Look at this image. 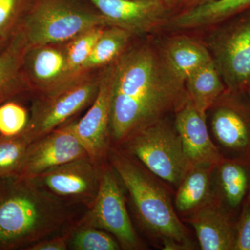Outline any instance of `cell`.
<instances>
[{
    "label": "cell",
    "instance_id": "36",
    "mask_svg": "<svg viewBox=\"0 0 250 250\" xmlns=\"http://www.w3.org/2000/svg\"><path fill=\"white\" fill-rule=\"evenodd\" d=\"M134 1H159V0H134Z\"/></svg>",
    "mask_w": 250,
    "mask_h": 250
},
{
    "label": "cell",
    "instance_id": "30",
    "mask_svg": "<svg viewBox=\"0 0 250 250\" xmlns=\"http://www.w3.org/2000/svg\"><path fill=\"white\" fill-rule=\"evenodd\" d=\"M74 224V225H75ZM72 225L66 231L56 236L49 237L32 245L26 250H69V240L71 236Z\"/></svg>",
    "mask_w": 250,
    "mask_h": 250
},
{
    "label": "cell",
    "instance_id": "7",
    "mask_svg": "<svg viewBox=\"0 0 250 250\" xmlns=\"http://www.w3.org/2000/svg\"><path fill=\"white\" fill-rule=\"evenodd\" d=\"M125 187L108 161L100 169V186L93 205L81 217V223L101 229L118 241L123 250L145 249L128 213Z\"/></svg>",
    "mask_w": 250,
    "mask_h": 250
},
{
    "label": "cell",
    "instance_id": "27",
    "mask_svg": "<svg viewBox=\"0 0 250 250\" xmlns=\"http://www.w3.org/2000/svg\"><path fill=\"white\" fill-rule=\"evenodd\" d=\"M32 0H0V38L9 41L17 32Z\"/></svg>",
    "mask_w": 250,
    "mask_h": 250
},
{
    "label": "cell",
    "instance_id": "8",
    "mask_svg": "<svg viewBox=\"0 0 250 250\" xmlns=\"http://www.w3.org/2000/svg\"><path fill=\"white\" fill-rule=\"evenodd\" d=\"M222 23L213 38L212 58L228 90H246L250 77V9Z\"/></svg>",
    "mask_w": 250,
    "mask_h": 250
},
{
    "label": "cell",
    "instance_id": "25",
    "mask_svg": "<svg viewBox=\"0 0 250 250\" xmlns=\"http://www.w3.org/2000/svg\"><path fill=\"white\" fill-rule=\"evenodd\" d=\"M80 218L72 227L71 236L69 240V250H119L122 249L121 245L111 234L101 229L81 223Z\"/></svg>",
    "mask_w": 250,
    "mask_h": 250
},
{
    "label": "cell",
    "instance_id": "11",
    "mask_svg": "<svg viewBox=\"0 0 250 250\" xmlns=\"http://www.w3.org/2000/svg\"><path fill=\"white\" fill-rule=\"evenodd\" d=\"M111 111L112 69L110 64L100 70L98 94L88 111L74 123L75 134L87 155L99 165L107 161L112 146Z\"/></svg>",
    "mask_w": 250,
    "mask_h": 250
},
{
    "label": "cell",
    "instance_id": "9",
    "mask_svg": "<svg viewBox=\"0 0 250 250\" xmlns=\"http://www.w3.org/2000/svg\"><path fill=\"white\" fill-rule=\"evenodd\" d=\"M210 129L224 159H250V95L227 90L213 106Z\"/></svg>",
    "mask_w": 250,
    "mask_h": 250
},
{
    "label": "cell",
    "instance_id": "28",
    "mask_svg": "<svg viewBox=\"0 0 250 250\" xmlns=\"http://www.w3.org/2000/svg\"><path fill=\"white\" fill-rule=\"evenodd\" d=\"M29 113L25 107L14 100L0 105V134L14 136L27 127Z\"/></svg>",
    "mask_w": 250,
    "mask_h": 250
},
{
    "label": "cell",
    "instance_id": "22",
    "mask_svg": "<svg viewBox=\"0 0 250 250\" xmlns=\"http://www.w3.org/2000/svg\"><path fill=\"white\" fill-rule=\"evenodd\" d=\"M185 85L188 96L204 116L228 90L213 60L188 77Z\"/></svg>",
    "mask_w": 250,
    "mask_h": 250
},
{
    "label": "cell",
    "instance_id": "20",
    "mask_svg": "<svg viewBox=\"0 0 250 250\" xmlns=\"http://www.w3.org/2000/svg\"><path fill=\"white\" fill-rule=\"evenodd\" d=\"M214 167L192 166L184 176L174 199L177 211L190 215L214 199L212 192V172Z\"/></svg>",
    "mask_w": 250,
    "mask_h": 250
},
{
    "label": "cell",
    "instance_id": "34",
    "mask_svg": "<svg viewBox=\"0 0 250 250\" xmlns=\"http://www.w3.org/2000/svg\"><path fill=\"white\" fill-rule=\"evenodd\" d=\"M5 182H6V180L0 179V192H1V190H2L3 187H4Z\"/></svg>",
    "mask_w": 250,
    "mask_h": 250
},
{
    "label": "cell",
    "instance_id": "26",
    "mask_svg": "<svg viewBox=\"0 0 250 250\" xmlns=\"http://www.w3.org/2000/svg\"><path fill=\"white\" fill-rule=\"evenodd\" d=\"M104 28H91L63 44L67 63L72 73L77 75L82 72L83 65L89 58Z\"/></svg>",
    "mask_w": 250,
    "mask_h": 250
},
{
    "label": "cell",
    "instance_id": "6",
    "mask_svg": "<svg viewBox=\"0 0 250 250\" xmlns=\"http://www.w3.org/2000/svg\"><path fill=\"white\" fill-rule=\"evenodd\" d=\"M100 70L80 72L57 89L34 95L25 128L31 141L59 127L90 106L98 94Z\"/></svg>",
    "mask_w": 250,
    "mask_h": 250
},
{
    "label": "cell",
    "instance_id": "18",
    "mask_svg": "<svg viewBox=\"0 0 250 250\" xmlns=\"http://www.w3.org/2000/svg\"><path fill=\"white\" fill-rule=\"evenodd\" d=\"M29 46L18 29L0 51V105L31 91L23 73V60Z\"/></svg>",
    "mask_w": 250,
    "mask_h": 250
},
{
    "label": "cell",
    "instance_id": "31",
    "mask_svg": "<svg viewBox=\"0 0 250 250\" xmlns=\"http://www.w3.org/2000/svg\"><path fill=\"white\" fill-rule=\"evenodd\" d=\"M188 4L194 5V6L197 5L203 4L207 1H211V0H184Z\"/></svg>",
    "mask_w": 250,
    "mask_h": 250
},
{
    "label": "cell",
    "instance_id": "35",
    "mask_svg": "<svg viewBox=\"0 0 250 250\" xmlns=\"http://www.w3.org/2000/svg\"><path fill=\"white\" fill-rule=\"evenodd\" d=\"M246 202H247V203H248L249 204V205H250V187L249 189V192H248V197H247Z\"/></svg>",
    "mask_w": 250,
    "mask_h": 250
},
{
    "label": "cell",
    "instance_id": "29",
    "mask_svg": "<svg viewBox=\"0 0 250 250\" xmlns=\"http://www.w3.org/2000/svg\"><path fill=\"white\" fill-rule=\"evenodd\" d=\"M234 250H250V205L246 202L237 220Z\"/></svg>",
    "mask_w": 250,
    "mask_h": 250
},
{
    "label": "cell",
    "instance_id": "10",
    "mask_svg": "<svg viewBox=\"0 0 250 250\" xmlns=\"http://www.w3.org/2000/svg\"><path fill=\"white\" fill-rule=\"evenodd\" d=\"M101 165L87 156L29 179L59 200L88 209L98 194Z\"/></svg>",
    "mask_w": 250,
    "mask_h": 250
},
{
    "label": "cell",
    "instance_id": "32",
    "mask_svg": "<svg viewBox=\"0 0 250 250\" xmlns=\"http://www.w3.org/2000/svg\"><path fill=\"white\" fill-rule=\"evenodd\" d=\"M9 41L4 40V39H1V38H0V51L4 48L5 45L7 44L8 41Z\"/></svg>",
    "mask_w": 250,
    "mask_h": 250
},
{
    "label": "cell",
    "instance_id": "3",
    "mask_svg": "<svg viewBox=\"0 0 250 250\" xmlns=\"http://www.w3.org/2000/svg\"><path fill=\"white\" fill-rule=\"evenodd\" d=\"M107 161L129 193L138 221L160 239L162 249H194L188 230L179 218L161 179L118 146L110 148Z\"/></svg>",
    "mask_w": 250,
    "mask_h": 250
},
{
    "label": "cell",
    "instance_id": "14",
    "mask_svg": "<svg viewBox=\"0 0 250 250\" xmlns=\"http://www.w3.org/2000/svg\"><path fill=\"white\" fill-rule=\"evenodd\" d=\"M174 126L180 136L186 156L192 166L215 167L224 159L210 138L206 118L190 99L175 112Z\"/></svg>",
    "mask_w": 250,
    "mask_h": 250
},
{
    "label": "cell",
    "instance_id": "12",
    "mask_svg": "<svg viewBox=\"0 0 250 250\" xmlns=\"http://www.w3.org/2000/svg\"><path fill=\"white\" fill-rule=\"evenodd\" d=\"M75 121L70 120L31 142L16 178L31 179L57 166L88 156L75 134Z\"/></svg>",
    "mask_w": 250,
    "mask_h": 250
},
{
    "label": "cell",
    "instance_id": "33",
    "mask_svg": "<svg viewBox=\"0 0 250 250\" xmlns=\"http://www.w3.org/2000/svg\"><path fill=\"white\" fill-rule=\"evenodd\" d=\"M246 90L247 91H248V93H249V95H250V77L249 78V80H248V83H247Z\"/></svg>",
    "mask_w": 250,
    "mask_h": 250
},
{
    "label": "cell",
    "instance_id": "5",
    "mask_svg": "<svg viewBox=\"0 0 250 250\" xmlns=\"http://www.w3.org/2000/svg\"><path fill=\"white\" fill-rule=\"evenodd\" d=\"M118 147L158 178L176 188L192 166L175 126L164 118L136 131Z\"/></svg>",
    "mask_w": 250,
    "mask_h": 250
},
{
    "label": "cell",
    "instance_id": "23",
    "mask_svg": "<svg viewBox=\"0 0 250 250\" xmlns=\"http://www.w3.org/2000/svg\"><path fill=\"white\" fill-rule=\"evenodd\" d=\"M133 36L123 28L105 27L83 65L82 72L100 70L114 62L128 49Z\"/></svg>",
    "mask_w": 250,
    "mask_h": 250
},
{
    "label": "cell",
    "instance_id": "15",
    "mask_svg": "<svg viewBox=\"0 0 250 250\" xmlns=\"http://www.w3.org/2000/svg\"><path fill=\"white\" fill-rule=\"evenodd\" d=\"M238 217L215 197L190 213L187 221L195 230L201 250H234Z\"/></svg>",
    "mask_w": 250,
    "mask_h": 250
},
{
    "label": "cell",
    "instance_id": "17",
    "mask_svg": "<svg viewBox=\"0 0 250 250\" xmlns=\"http://www.w3.org/2000/svg\"><path fill=\"white\" fill-rule=\"evenodd\" d=\"M215 196L238 216L250 187V159H223L213 170Z\"/></svg>",
    "mask_w": 250,
    "mask_h": 250
},
{
    "label": "cell",
    "instance_id": "1",
    "mask_svg": "<svg viewBox=\"0 0 250 250\" xmlns=\"http://www.w3.org/2000/svg\"><path fill=\"white\" fill-rule=\"evenodd\" d=\"M111 65L112 146L177 111L188 99L185 82L150 46L128 48Z\"/></svg>",
    "mask_w": 250,
    "mask_h": 250
},
{
    "label": "cell",
    "instance_id": "19",
    "mask_svg": "<svg viewBox=\"0 0 250 250\" xmlns=\"http://www.w3.org/2000/svg\"><path fill=\"white\" fill-rule=\"evenodd\" d=\"M250 9V0H211L179 15L171 25L177 29H189L220 24Z\"/></svg>",
    "mask_w": 250,
    "mask_h": 250
},
{
    "label": "cell",
    "instance_id": "13",
    "mask_svg": "<svg viewBox=\"0 0 250 250\" xmlns=\"http://www.w3.org/2000/svg\"><path fill=\"white\" fill-rule=\"evenodd\" d=\"M22 69L33 95L57 89L77 75L69 67L63 44L29 47Z\"/></svg>",
    "mask_w": 250,
    "mask_h": 250
},
{
    "label": "cell",
    "instance_id": "21",
    "mask_svg": "<svg viewBox=\"0 0 250 250\" xmlns=\"http://www.w3.org/2000/svg\"><path fill=\"white\" fill-rule=\"evenodd\" d=\"M163 57L174 75L184 82L194 72L213 61L205 46L187 37L176 38L169 42Z\"/></svg>",
    "mask_w": 250,
    "mask_h": 250
},
{
    "label": "cell",
    "instance_id": "2",
    "mask_svg": "<svg viewBox=\"0 0 250 250\" xmlns=\"http://www.w3.org/2000/svg\"><path fill=\"white\" fill-rule=\"evenodd\" d=\"M29 179H6L0 192V250H27L64 232L80 217L75 207Z\"/></svg>",
    "mask_w": 250,
    "mask_h": 250
},
{
    "label": "cell",
    "instance_id": "24",
    "mask_svg": "<svg viewBox=\"0 0 250 250\" xmlns=\"http://www.w3.org/2000/svg\"><path fill=\"white\" fill-rule=\"evenodd\" d=\"M31 142L25 129L14 136L0 134V179L17 177Z\"/></svg>",
    "mask_w": 250,
    "mask_h": 250
},
{
    "label": "cell",
    "instance_id": "4",
    "mask_svg": "<svg viewBox=\"0 0 250 250\" xmlns=\"http://www.w3.org/2000/svg\"><path fill=\"white\" fill-rule=\"evenodd\" d=\"M113 26L79 0H32L19 29L31 47L61 45L91 28Z\"/></svg>",
    "mask_w": 250,
    "mask_h": 250
},
{
    "label": "cell",
    "instance_id": "16",
    "mask_svg": "<svg viewBox=\"0 0 250 250\" xmlns=\"http://www.w3.org/2000/svg\"><path fill=\"white\" fill-rule=\"evenodd\" d=\"M94 8L109 20L115 27L123 28L133 35L150 31L164 18L161 0H87Z\"/></svg>",
    "mask_w": 250,
    "mask_h": 250
}]
</instances>
